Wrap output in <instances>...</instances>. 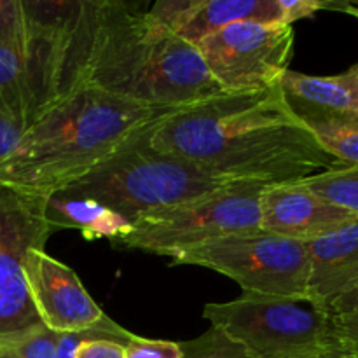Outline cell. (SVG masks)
<instances>
[{"instance_id":"6da1fadb","label":"cell","mask_w":358,"mask_h":358,"mask_svg":"<svg viewBox=\"0 0 358 358\" xmlns=\"http://www.w3.org/2000/svg\"><path fill=\"white\" fill-rule=\"evenodd\" d=\"M150 147L215 175L287 184L341 166L287 103L282 84L219 93L175 108L150 129Z\"/></svg>"},{"instance_id":"7a4b0ae2","label":"cell","mask_w":358,"mask_h":358,"mask_svg":"<svg viewBox=\"0 0 358 358\" xmlns=\"http://www.w3.org/2000/svg\"><path fill=\"white\" fill-rule=\"evenodd\" d=\"M86 86L161 110L222 93L196 45L119 0H96Z\"/></svg>"},{"instance_id":"3957f363","label":"cell","mask_w":358,"mask_h":358,"mask_svg":"<svg viewBox=\"0 0 358 358\" xmlns=\"http://www.w3.org/2000/svg\"><path fill=\"white\" fill-rule=\"evenodd\" d=\"M96 0H0V100L30 128L86 86Z\"/></svg>"},{"instance_id":"277c9868","label":"cell","mask_w":358,"mask_h":358,"mask_svg":"<svg viewBox=\"0 0 358 358\" xmlns=\"http://www.w3.org/2000/svg\"><path fill=\"white\" fill-rule=\"evenodd\" d=\"M168 112L80 87L27 129L0 163V184L48 199Z\"/></svg>"},{"instance_id":"5b68a950","label":"cell","mask_w":358,"mask_h":358,"mask_svg":"<svg viewBox=\"0 0 358 358\" xmlns=\"http://www.w3.org/2000/svg\"><path fill=\"white\" fill-rule=\"evenodd\" d=\"M157 121L136 133L103 163L52 196L94 201L133 222L145 213L245 184L152 149L149 135Z\"/></svg>"},{"instance_id":"8992f818","label":"cell","mask_w":358,"mask_h":358,"mask_svg":"<svg viewBox=\"0 0 358 358\" xmlns=\"http://www.w3.org/2000/svg\"><path fill=\"white\" fill-rule=\"evenodd\" d=\"M203 317L254 358H320L336 350L327 310L308 297L241 294L205 304Z\"/></svg>"},{"instance_id":"52a82bcc","label":"cell","mask_w":358,"mask_h":358,"mask_svg":"<svg viewBox=\"0 0 358 358\" xmlns=\"http://www.w3.org/2000/svg\"><path fill=\"white\" fill-rule=\"evenodd\" d=\"M262 187L264 184L245 182L194 201L145 213L133 220L131 231L112 247L173 259L208 241L261 233Z\"/></svg>"},{"instance_id":"ba28073f","label":"cell","mask_w":358,"mask_h":358,"mask_svg":"<svg viewBox=\"0 0 358 358\" xmlns=\"http://www.w3.org/2000/svg\"><path fill=\"white\" fill-rule=\"evenodd\" d=\"M171 264L212 269L234 280L243 294L308 297L306 243L262 231L198 245L171 259Z\"/></svg>"},{"instance_id":"9c48e42d","label":"cell","mask_w":358,"mask_h":358,"mask_svg":"<svg viewBox=\"0 0 358 358\" xmlns=\"http://www.w3.org/2000/svg\"><path fill=\"white\" fill-rule=\"evenodd\" d=\"M292 24L240 21L196 44L222 93L269 90L282 84L294 55Z\"/></svg>"},{"instance_id":"30bf717a","label":"cell","mask_w":358,"mask_h":358,"mask_svg":"<svg viewBox=\"0 0 358 358\" xmlns=\"http://www.w3.org/2000/svg\"><path fill=\"white\" fill-rule=\"evenodd\" d=\"M45 198L0 184V338L42 325L24 280V257L44 248L55 227Z\"/></svg>"},{"instance_id":"8fae6325","label":"cell","mask_w":358,"mask_h":358,"mask_svg":"<svg viewBox=\"0 0 358 358\" xmlns=\"http://www.w3.org/2000/svg\"><path fill=\"white\" fill-rule=\"evenodd\" d=\"M331 3L320 0H159L149 14L177 37L196 45L208 35L240 21L294 24Z\"/></svg>"},{"instance_id":"7c38bea8","label":"cell","mask_w":358,"mask_h":358,"mask_svg":"<svg viewBox=\"0 0 358 358\" xmlns=\"http://www.w3.org/2000/svg\"><path fill=\"white\" fill-rule=\"evenodd\" d=\"M24 280L42 325L56 334L121 327L94 303L76 271L44 248L27 254Z\"/></svg>"},{"instance_id":"4fadbf2b","label":"cell","mask_w":358,"mask_h":358,"mask_svg":"<svg viewBox=\"0 0 358 358\" xmlns=\"http://www.w3.org/2000/svg\"><path fill=\"white\" fill-rule=\"evenodd\" d=\"M262 233L310 241L358 219L311 192L303 182L264 185L259 196Z\"/></svg>"},{"instance_id":"5bb4252c","label":"cell","mask_w":358,"mask_h":358,"mask_svg":"<svg viewBox=\"0 0 358 358\" xmlns=\"http://www.w3.org/2000/svg\"><path fill=\"white\" fill-rule=\"evenodd\" d=\"M308 299L327 310L358 285V219L306 241Z\"/></svg>"},{"instance_id":"9a60e30c","label":"cell","mask_w":358,"mask_h":358,"mask_svg":"<svg viewBox=\"0 0 358 358\" xmlns=\"http://www.w3.org/2000/svg\"><path fill=\"white\" fill-rule=\"evenodd\" d=\"M282 91L296 114L317 112L358 119V63L345 73L325 77L287 70Z\"/></svg>"},{"instance_id":"2e32d148","label":"cell","mask_w":358,"mask_h":358,"mask_svg":"<svg viewBox=\"0 0 358 358\" xmlns=\"http://www.w3.org/2000/svg\"><path fill=\"white\" fill-rule=\"evenodd\" d=\"M45 219L58 229H77L86 240L114 243L131 231V222L94 201L51 196L45 201Z\"/></svg>"},{"instance_id":"e0dca14e","label":"cell","mask_w":358,"mask_h":358,"mask_svg":"<svg viewBox=\"0 0 358 358\" xmlns=\"http://www.w3.org/2000/svg\"><path fill=\"white\" fill-rule=\"evenodd\" d=\"M297 115L334 159L346 166H358V119L317 112Z\"/></svg>"},{"instance_id":"ac0fdd59","label":"cell","mask_w":358,"mask_h":358,"mask_svg":"<svg viewBox=\"0 0 358 358\" xmlns=\"http://www.w3.org/2000/svg\"><path fill=\"white\" fill-rule=\"evenodd\" d=\"M301 182L331 205L358 217V166L341 164L334 170L322 171Z\"/></svg>"},{"instance_id":"d6986e66","label":"cell","mask_w":358,"mask_h":358,"mask_svg":"<svg viewBox=\"0 0 358 358\" xmlns=\"http://www.w3.org/2000/svg\"><path fill=\"white\" fill-rule=\"evenodd\" d=\"M327 313L336 350L345 358H358V285L329 304Z\"/></svg>"},{"instance_id":"ffe728a7","label":"cell","mask_w":358,"mask_h":358,"mask_svg":"<svg viewBox=\"0 0 358 358\" xmlns=\"http://www.w3.org/2000/svg\"><path fill=\"white\" fill-rule=\"evenodd\" d=\"M0 358H56V332L37 325L0 338Z\"/></svg>"},{"instance_id":"44dd1931","label":"cell","mask_w":358,"mask_h":358,"mask_svg":"<svg viewBox=\"0 0 358 358\" xmlns=\"http://www.w3.org/2000/svg\"><path fill=\"white\" fill-rule=\"evenodd\" d=\"M178 345L182 358H254L240 343L215 327H210L198 338Z\"/></svg>"},{"instance_id":"7402d4cb","label":"cell","mask_w":358,"mask_h":358,"mask_svg":"<svg viewBox=\"0 0 358 358\" xmlns=\"http://www.w3.org/2000/svg\"><path fill=\"white\" fill-rule=\"evenodd\" d=\"M126 358H182V350L178 343L147 339L135 334L126 345Z\"/></svg>"},{"instance_id":"603a6c76","label":"cell","mask_w":358,"mask_h":358,"mask_svg":"<svg viewBox=\"0 0 358 358\" xmlns=\"http://www.w3.org/2000/svg\"><path fill=\"white\" fill-rule=\"evenodd\" d=\"M27 129L28 124L20 115L10 112L7 107H0V163L20 145Z\"/></svg>"},{"instance_id":"cb8c5ba5","label":"cell","mask_w":358,"mask_h":358,"mask_svg":"<svg viewBox=\"0 0 358 358\" xmlns=\"http://www.w3.org/2000/svg\"><path fill=\"white\" fill-rule=\"evenodd\" d=\"M73 358H126V345L112 338H87L79 343Z\"/></svg>"},{"instance_id":"d4e9b609","label":"cell","mask_w":358,"mask_h":358,"mask_svg":"<svg viewBox=\"0 0 358 358\" xmlns=\"http://www.w3.org/2000/svg\"><path fill=\"white\" fill-rule=\"evenodd\" d=\"M336 9H343V10H348L350 14L358 17V3H345V6H336Z\"/></svg>"},{"instance_id":"484cf974","label":"cell","mask_w":358,"mask_h":358,"mask_svg":"<svg viewBox=\"0 0 358 358\" xmlns=\"http://www.w3.org/2000/svg\"><path fill=\"white\" fill-rule=\"evenodd\" d=\"M320 358H345V357H343L341 353L338 352V350H334V352L327 353V355H324V357H320Z\"/></svg>"},{"instance_id":"4316f807","label":"cell","mask_w":358,"mask_h":358,"mask_svg":"<svg viewBox=\"0 0 358 358\" xmlns=\"http://www.w3.org/2000/svg\"><path fill=\"white\" fill-rule=\"evenodd\" d=\"M0 107H6V105H3V101H2V100H0ZM10 112H13V110H10Z\"/></svg>"}]
</instances>
